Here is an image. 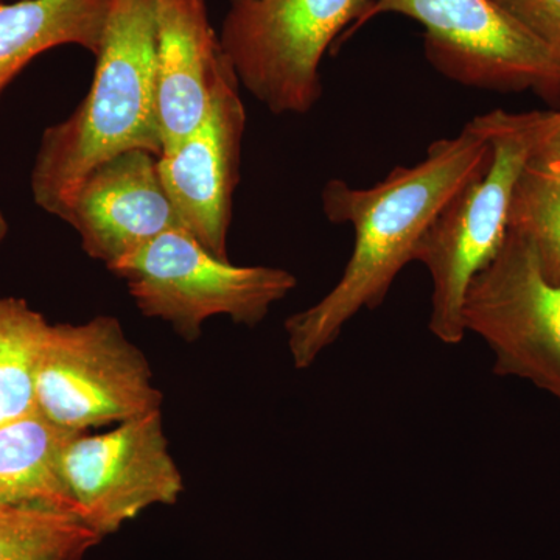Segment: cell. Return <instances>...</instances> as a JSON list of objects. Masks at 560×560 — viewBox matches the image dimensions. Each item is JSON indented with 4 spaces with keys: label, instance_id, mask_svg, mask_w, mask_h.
<instances>
[{
    "label": "cell",
    "instance_id": "obj_19",
    "mask_svg": "<svg viewBox=\"0 0 560 560\" xmlns=\"http://www.w3.org/2000/svg\"><path fill=\"white\" fill-rule=\"evenodd\" d=\"M528 167L534 171L560 173V110L548 113L547 125L534 149Z\"/></svg>",
    "mask_w": 560,
    "mask_h": 560
},
{
    "label": "cell",
    "instance_id": "obj_7",
    "mask_svg": "<svg viewBox=\"0 0 560 560\" xmlns=\"http://www.w3.org/2000/svg\"><path fill=\"white\" fill-rule=\"evenodd\" d=\"M385 13L418 21L427 60L464 86L560 95L558 55L493 0H374L361 27Z\"/></svg>",
    "mask_w": 560,
    "mask_h": 560
},
{
    "label": "cell",
    "instance_id": "obj_6",
    "mask_svg": "<svg viewBox=\"0 0 560 560\" xmlns=\"http://www.w3.org/2000/svg\"><path fill=\"white\" fill-rule=\"evenodd\" d=\"M149 360L114 316L50 324L36 372V411L62 429L127 422L161 410Z\"/></svg>",
    "mask_w": 560,
    "mask_h": 560
},
{
    "label": "cell",
    "instance_id": "obj_16",
    "mask_svg": "<svg viewBox=\"0 0 560 560\" xmlns=\"http://www.w3.org/2000/svg\"><path fill=\"white\" fill-rule=\"evenodd\" d=\"M102 539L79 515L0 504V560H83Z\"/></svg>",
    "mask_w": 560,
    "mask_h": 560
},
{
    "label": "cell",
    "instance_id": "obj_1",
    "mask_svg": "<svg viewBox=\"0 0 560 560\" xmlns=\"http://www.w3.org/2000/svg\"><path fill=\"white\" fill-rule=\"evenodd\" d=\"M492 145L481 116L455 138L431 143L412 167H396L382 183L360 189L331 179L320 194L324 215L355 231L352 256L334 289L285 320L296 370L311 368L361 311H375L410 261L433 220L469 180L488 168Z\"/></svg>",
    "mask_w": 560,
    "mask_h": 560
},
{
    "label": "cell",
    "instance_id": "obj_21",
    "mask_svg": "<svg viewBox=\"0 0 560 560\" xmlns=\"http://www.w3.org/2000/svg\"><path fill=\"white\" fill-rule=\"evenodd\" d=\"M0 3H3V0H0Z\"/></svg>",
    "mask_w": 560,
    "mask_h": 560
},
{
    "label": "cell",
    "instance_id": "obj_14",
    "mask_svg": "<svg viewBox=\"0 0 560 560\" xmlns=\"http://www.w3.org/2000/svg\"><path fill=\"white\" fill-rule=\"evenodd\" d=\"M77 433L39 411L2 423L0 504L44 508L80 517L65 474L66 447Z\"/></svg>",
    "mask_w": 560,
    "mask_h": 560
},
{
    "label": "cell",
    "instance_id": "obj_8",
    "mask_svg": "<svg viewBox=\"0 0 560 560\" xmlns=\"http://www.w3.org/2000/svg\"><path fill=\"white\" fill-rule=\"evenodd\" d=\"M463 320L492 350L497 375L528 381L560 404V285L521 235L508 231L499 254L471 279Z\"/></svg>",
    "mask_w": 560,
    "mask_h": 560
},
{
    "label": "cell",
    "instance_id": "obj_2",
    "mask_svg": "<svg viewBox=\"0 0 560 560\" xmlns=\"http://www.w3.org/2000/svg\"><path fill=\"white\" fill-rule=\"evenodd\" d=\"M156 46L154 0H110L90 91L44 130L33 161L32 197L44 212L60 219L88 173L117 154L161 156Z\"/></svg>",
    "mask_w": 560,
    "mask_h": 560
},
{
    "label": "cell",
    "instance_id": "obj_20",
    "mask_svg": "<svg viewBox=\"0 0 560 560\" xmlns=\"http://www.w3.org/2000/svg\"><path fill=\"white\" fill-rule=\"evenodd\" d=\"M10 226L9 220L3 215L2 209H0V243L5 241L7 235H9Z\"/></svg>",
    "mask_w": 560,
    "mask_h": 560
},
{
    "label": "cell",
    "instance_id": "obj_15",
    "mask_svg": "<svg viewBox=\"0 0 560 560\" xmlns=\"http://www.w3.org/2000/svg\"><path fill=\"white\" fill-rule=\"evenodd\" d=\"M49 326L27 301L0 296V425L36 411V372Z\"/></svg>",
    "mask_w": 560,
    "mask_h": 560
},
{
    "label": "cell",
    "instance_id": "obj_13",
    "mask_svg": "<svg viewBox=\"0 0 560 560\" xmlns=\"http://www.w3.org/2000/svg\"><path fill=\"white\" fill-rule=\"evenodd\" d=\"M110 0H16L0 3V98L44 51L79 46L101 50Z\"/></svg>",
    "mask_w": 560,
    "mask_h": 560
},
{
    "label": "cell",
    "instance_id": "obj_4",
    "mask_svg": "<svg viewBox=\"0 0 560 560\" xmlns=\"http://www.w3.org/2000/svg\"><path fill=\"white\" fill-rule=\"evenodd\" d=\"M374 0H234L219 40L238 83L272 114H307L324 54L359 32Z\"/></svg>",
    "mask_w": 560,
    "mask_h": 560
},
{
    "label": "cell",
    "instance_id": "obj_18",
    "mask_svg": "<svg viewBox=\"0 0 560 560\" xmlns=\"http://www.w3.org/2000/svg\"><path fill=\"white\" fill-rule=\"evenodd\" d=\"M560 58V0H493Z\"/></svg>",
    "mask_w": 560,
    "mask_h": 560
},
{
    "label": "cell",
    "instance_id": "obj_10",
    "mask_svg": "<svg viewBox=\"0 0 560 560\" xmlns=\"http://www.w3.org/2000/svg\"><path fill=\"white\" fill-rule=\"evenodd\" d=\"M245 128L241 83L226 58L205 119L158 158L162 184L184 230L223 260H230L228 232Z\"/></svg>",
    "mask_w": 560,
    "mask_h": 560
},
{
    "label": "cell",
    "instance_id": "obj_9",
    "mask_svg": "<svg viewBox=\"0 0 560 560\" xmlns=\"http://www.w3.org/2000/svg\"><path fill=\"white\" fill-rule=\"evenodd\" d=\"M65 474L81 521L102 537L147 508L175 504L184 490L161 410L106 433H77L66 447Z\"/></svg>",
    "mask_w": 560,
    "mask_h": 560
},
{
    "label": "cell",
    "instance_id": "obj_3",
    "mask_svg": "<svg viewBox=\"0 0 560 560\" xmlns=\"http://www.w3.org/2000/svg\"><path fill=\"white\" fill-rule=\"evenodd\" d=\"M548 113L493 109L481 114L492 145L488 168L448 201L420 238L415 261L427 268L431 279L429 329L444 345H459L466 337L467 289L506 241L512 195L545 130Z\"/></svg>",
    "mask_w": 560,
    "mask_h": 560
},
{
    "label": "cell",
    "instance_id": "obj_22",
    "mask_svg": "<svg viewBox=\"0 0 560 560\" xmlns=\"http://www.w3.org/2000/svg\"><path fill=\"white\" fill-rule=\"evenodd\" d=\"M230 2H234V0H230Z\"/></svg>",
    "mask_w": 560,
    "mask_h": 560
},
{
    "label": "cell",
    "instance_id": "obj_11",
    "mask_svg": "<svg viewBox=\"0 0 560 560\" xmlns=\"http://www.w3.org/2000/svg\"><path fill=\"white\" fill-rule=\"evenodd\" d=\"M60 220L80 235L84 253L106 268L183 228L162 184L158 156L145 150L125 151L88 173Z\"/></svg>",
    "mask_w": 560,
    "mask_h": 560
},
{
    "label": "cell",
    "instance_id": "obj_5",
    "mask_svg": "<svg viewBox=\"0 0 560 560\" xmlns=\"http://www.w3.org/2000/svg\"><path fill=\"white\" fill-rule=\"evenodd\" d=\"M108 270L125 280L142 315L171 324L186 341H197L206 320L215 316L257 326L298 285L282 268L238 267L219 259L183 228L165 232Z\"/></svg>",
    "mask_w": 560,
    "mask_h": 560
},
{
    "label": "cell",
    "instance_id": "obj_12",
    "mask_svg": "<svg viewBox=\"0 0 560 560\" xmlns=\"http://www.w3.org/2000/svg\"><path fill=\"white\" fill-rule=\"evenodd\" d=\"M162 151L200 125L226 57L205 0H154Z\"/></svg>",
    "mask_w": 560,
    "mask_h": 560
},
{
    "label": "cell",
    "instance_id": "obj_17",
    "mask_svg": "<svg viewBox=\"0 0 560 560\" xmlns=\"http://www.w3.org/2000/svg\"><path fill=\"white\" fill-rule=\"evenodd\" d=\"M508 226L529 243L544 275L560 285V173L526 165L512 195Z\"/></svg>",
    "mask_w": 560,
    "mask_h": 560
}]
</instances>
